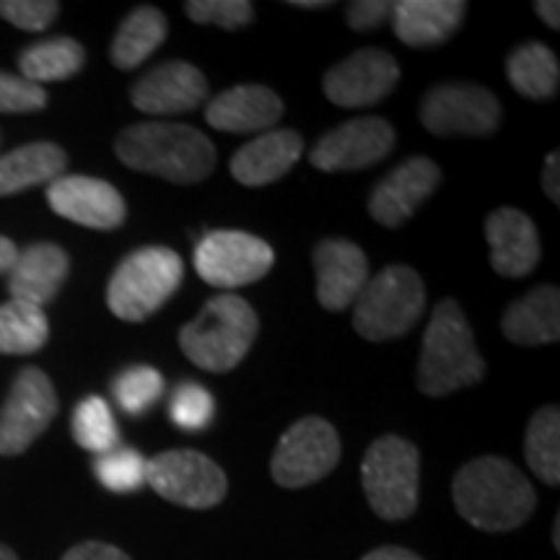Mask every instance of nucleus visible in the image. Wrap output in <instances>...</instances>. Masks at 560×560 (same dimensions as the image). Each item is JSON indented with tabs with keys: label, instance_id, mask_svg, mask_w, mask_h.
<instances>
[{
	"label": "nucleus",
	"instance_id": "obj_1",
	"mask_svg": "<svg viewBox=\"0 0 560 560\" xmlns=\"http://www.w3.org/2000/svg\"><path fill=\"white\" fill-rule=\"evenodd\" d=\"M459 516L482 532H511L535 514L537 495L516 465L501 457L467 462L454 478Z\"/></svg>",
	"mask_w": 560,
	"mask_h": 560
},
{
	"label": "nucleus",
	"instance_id": "obj_2",
	"mask_svg": "<svg viewBox=\"0 0 560 560\" xmlns=\"http://www.w3.org/2000/svg\"><path fill=\"white\" fill-rule=\"evenodd\" d=\"M115 151L128 170L153 174L174 185H195L215 170L210 138L182 122L130 125L117 138Z\"/></svg>",
	"mask_w": 560,
	"mask_h": 560
},
{
	"label": "nucleus",
	"instance_id": "obj_3",
	"mask_svg": "<svg viewBox=\"0 0 560 560\" xmlns=\"http://www.w3.org/2000/svg\"><path fill=\"white\" fill-rule=\"evenodd\" d=\"M486 376L475 335L465 312L454 299L439 301L423 335L418 363V389L429 397L475 387Z\"/></svg>",
	"mask_w": 560,
	"mask_h": 560
},
{
	"label": "nucleus",
	"instance_id": "obj_4",
	"mask_svg": "<svg viewBox=\"0 0 560 560\" xmlns=\"http://www.w3.org/2000/svg\"><path fill=\"white\" fill-rule=\"evenodd\" d=\"M257 332L260 319L249 301L236 293H221L208 299L198 317L182 327L179 346L195 366L210 374H226L244 361Z\"/></svg>",
	"mask_w": 560,
	"mask_h": 560
},
{
	"label": "nucleus",
	"instance_id": "obj_5",
	"mask_svg": "<svg viewBox=\"0 0 560 560\" xmlns=\"http://www.w3.org/2000/svg\"><path fill=\"white\" fill-rule=\"evenodd\" d=\"M425 312V283L408 265H389L366 280L353 304V327L363 340L384 342L408 335Z\"/></svg>",
	"mask_w": 560,
	"mask_h": 560
},
{
	"label": "nucleus",
	"instance_id": "obj_6",
	"mask_svg": "<svg viewBox=\"0 0 560 560\" xmlns=\"http://www.w3.org/2000/svg\"><path fill=\"white\" fill-rule=\"evenodd\" d=\"M185 278L182 257L170 247H143L117 265L107 285V306L122 322H145L170 301Z\"/></svg>",
	"mask_w": 560,
	"mask_h": 560
},
{
	"label": "nucleus",
	"instance_id": "obj_7",
	"mask_svg": "<svg viewBox=\"0 0 560 560\" xmlns=\"http://www.w3.org/2000/svg\"><path fill=\"white\" fill-rule=\"evenodd\" d=\"M361 482L376 516L387 522L408 520L418 509V446L402 436L376 439L363 454Z\"/></svg>",
	"mask_w": 560,
	"mask_h": 560
},
{
	"label": "nucleus",
	"instance_id": "obj_8",
	"mask_svg": "<svg viewBox=\"0 0 560 560\" xmlns=\"http://www.w3.org/2000/svg\"><path fill=\"white\" fill-rule=\"evenodd\" d=\"M340 452V436L330 420L301 418L280 436L272 452V480L283 488L312 486L338 467Z\"/></svg>",
	"mask_w": 560,
	"mask_h": 560
},
{
	"label": "nucleus",
	"instance_id": "obj_9",
	"mask_svg": "<svg viewBox=\"0 0 560 560\" xmlns=\"http://www.w3.org/2000/svg\"><path fill=\"white\" fill-rule=\"evenodd\" d=\"M501 102L478 83H439L420 100V122L433 136L482 138L501 125Z\"/></svg>",
	"mask_w": 560,
	"mask_h": 560
},
{
	"label": "nucleus",
	"instance_id": "obj_10",
	"mask_svg": "<svg viewBox=\"0 0 560 560\" xmlns=\"http://www.w3.org/2000/svg\"><path fill=\"white\" fill-rule=\"evenodd\" d=\"M145 486L185 509H213L226 499L229 480L213 459L195 450L161 452L145 462Z\"/></svg>",
	"mask_w": 560,
	"mask_h": 560
},
{
	"label": "nucleus",
	"instance_id": "obj_11",
	"mask_svg": "<svg viewBox=\"0 0 560 560\" xmlns=\"http://www.w3.org/2000/svg\"><path fill=\"white\" fill-rule=\"evenodd\" d=\"M276 262V252L247 231H210L195 244V270L215 289H242L265 278Z\"/></svg>",
	"mask_w": 560,
	"mask_h": 560
},
{
	"label": "nucleus",
	"instance_id": "obj_12",
	"mask_svg": "<svg viewBox=\"0 0 560 560\" xmlns=\"http://www.w3.org/2000/svg\"><path fill=\"white\" fill-rule=\"evenodd\" d=\"M58 408L50 376L37 366L21 369L0 408V457H19L30 450L50 429Z\"/></svg>",
	"mask_w": 560,
	"mask_h": 560
},
{
	"label": "nucleus",
	"instance_id": "obj_13",
	"mask_svg": "<svg viewBox=\"0 0 560 560\" xmlns=\"http://www.w3.org/2000/svg\"><path fill=\"white\" fill-rule=\"evenodd\" d=\"M397 81H400V62L389 52L366 47L327 70L322 89L338 107L359 109L387 100Z\"/></svg>",
	"mask_w": 560,
	"mask_h": 560
},
{
	"label": "nucleus",
	"instance_id": "obj_14",
	"mask_svg": "<svg viewBox=\"0 0 560 560\" xmlns=\"http://www.w3.org/2000/svg\"><path fill=\"white\" fill-rule=\"evenodd\" d=\"M395 149V128L382 117H359L342 122L317 140L310 153L314 170L359 172L380 164Z\"/></svg>",
	"mask_w": 560,
	"mask_h": 560
},
{
	"label": "nucleus",
	"instance_id": "obj_15",
	"mask_svg": "<svg viewBox=\"0 0 560 560\" xmlns=\"http://www.w3.org/2000/svg\"><path fill=\"white\" fill-rule=\"evenodd\" d=\"M47 202L60 219L79 226L112 231L128 219V206L122 195L109 182L86 177V174H62L47 185Z\"/></svg>",
	"mask_w": 560,
	"mask_h": 560
},
{
	"label": "nucleus",
	"instance_id": "obj_16",
	"mask_svg": "<svg viewBox=\"0 0 560 560\" xmlns=\"http://www.w3.org/2000/svg\"><path fill=\"white\" fill-rule=\"evenodd\" d=\"M441 170L429 156H412L392 170L369 198V213L384 229H400L436 192Z\"/></svg>",
	"mask_w": 560,
	"mask_h": 560
},
{
	"label": "nucleus",
	"instance_id": "obj_17",
	"mask_svg": "<svg viewBox=\"0 0 560 560\" xmlns=\"http://www.w3.org/2000/svg\"><path fill=\"white\" fill-rule=\"evenodd\" d=\"M208 96V81L185 60H166L140 75L130 89L132 107L145 115H182L198 109Z\"/></svg>",
	"mask_w": 560,
	"mask_h": 560
},
{
	"label": "nucleus",
	"instance_id": "obj_18",
	"mask_svg": "<svg viewBox=\"0 0 560 560\" xmlns=\"http://www.w3.org/2000/svg\"><path fill=\"white\" fill-rule=\"evenodd\" d=\"M317 301L327 312H342L355 304L369 280V260L350 240H322L314 247Z\"/></svg>",
	"mask_w": 560,
	"mask_h": 560
},
{
	"label": "nucleus",
	"instance_id": "obj_19",
	"mask_svg": "<svg viewBox=\"0 0 560 560\" xmlns=\"http://www.w3.org/2000/svg\"><path fill=\"white\" fill-rule=\"evenodd\" d=\"M486 240L490 265L499 276L524 278L537 268L542 257L540 234L535 221L520 208H499L486 219Z\"/></svg>",
	"mask_w": 560,
	"mask_h": 560
},
{
	"label": "nucleus",
	"instance_id": "obj_20",
	"mask_svg": "<svg viewBox=\"0 0 560 560\" xmlns=\"http://www.w3.org/2000/svg\"><path fill=\"white\" fill-rule=\"evenodd\" d=\"M70 257L68 252L52 242H37L24 252H19L16 262L11 265L9 293L11 299L45 310L58 299L62 283L68 280Z\"/></svg>",
	"mask_w": 560,
	"mask_h": 560
},
{
	"label": "nucleus",
	"instance_id": "obj_21",
	"mask_svg": "<svg viewBox=\"0 0 560 560\" xmlns=\"http://www.w3.org/2000/svg\"><path fill=\"white\" fill-rule=\"evenodd\" d=\"M283 117V100L268 86L226 89L223 94L213 96L206 109V120L210 128L221 132H268Z\"/></svg>",
	"mask_w": 560,
	"mask_h": 560
},
{
	"label": "nucleus",
	"instance_id": "obj_22",
	"mask_svg": "<svg viewBox=\"0 0 560 560\" xmlns=\"http://www.w3.org/2000/svg\"><path fill=\"white\" fill-rule=\"evenodd\" d=\"M467 3L462 0H400L392 3V26L402 45L416 50L450 42L465 21Z\"/></svg>",
	"mask_w": 560,
	"mask_h": 560
},
{
	"label": "nucleus",
	"instance_id": "obj_23",
	"mask_svg": "<svg viewBox=\"0 0 560 560\" xmlns=\"http://www.w3.org/2000/svg\"><path fill=\"white\" fill-rule=\"evenodd\" d=\"M304 151L296 130H268L231 156V177L244 187H265L285 177Z\"/></svg>",
	"mask_w": 560,
	"mask_h": 560
},
{
	"label": "nucleus",
	"instance_id": "obj_24",
	"mask_svg": "<svg viewBox=\"0 0 560 560\" xmlns=\"http://www.w3.org/2000/svg\"><path fill=\"white\" fill-rule=\"evenodd\" d=\"M501 332L516 346H550L560 338V291L537 285L503 312Z\"/></svg>",
	"mask_w": 560,
	"mask_h": 560
},
{
	"label": "nucleus",
	"instance_id": "obj_25",
	"mask_svg": "<svg viewBox=\"0 0 560 560\" xmlns=\"http://www.w3.org/2000/svg\"><path fill=\"white\" fill-rule=\"evenodd\" d=\"M68 153L50 140H37L0 156V198H9L34 185H50L66 174Z\"/></svg>",
	"mask_w": 560,
	"mask_h": 560
},
{
	"label": "nucleus",
	"instance_id": "obj_26",
	"mask_svg": "<svg viewBox=\"0 0 560 560\" xmlns=\"http://www.w3.org/2000/svg\"><path fill=\"white\" fill-rule=\"evenodd\" d=\"M170 21L153 5H140L125 16V21L112 39V66L120 70H136L164 45Z\"/></svg>",
	"mask_w": 560,
	"mask_h": 560
},
{
	"label": "nucleus",
	"instance_id": "obj_27",
	"mask_svg": "<svg viewBox=\"0 0 560 560\" xmlns=\"http://www.w3.org/2000/svg\"><path fill=\"white\" fill-rule=\"evenodd\" d=\"M509 83L524 100L548 102L558 94L560 66L556 52L542 42H524L506 60Z\"/></svg>",
	"mask_w": 560,
	"mask_h": 560
},
{
	"label": "nucleus",
	"instance_id": "obj_28",
	"mask_svg": "<svg viewBox=\"0 0 560 560\" xmlns=\"http://www.w3.org/2000/svg\"><path fill=\"white\" fill-rule=\"evenodd\" d=\"M83 62H86V50H83L81 42L52 37L26 47L19 58V70L21 79L42 86V83L73 79L75 73H81Z\"/></svg>",
	"mask_w": 560,
	"mask_h": 560
},
{
	"label": "nucleus",
	"instance_id": "obj_29",
	"mask_svg": "<svg viewBox=\"0 0 560 560\" xmlns=\"http://www.w3.org/2000/svg\"><path fill=\"white\" fill-rule=\"evenodd\" d=\"M50 340V322L45 310L26 301H5L0 304V353L32 355Z\"/></svg>",
	"mask_w": 560,
	"mask_h": 560
},
{
	"label": "nucleus",
	"instance_id": "obj_30",
	"mask_svg": "<svg viewBox=\"0 0 560 560\" xmlns=\"http://www.w3.org/2000/svg\"><path fill=\"white\" fill-rule=\"evenodd\" d=\"M524 457L529 470L548 486L560 482V410L558 405H545L529 418Z\"/></svg>",
	"mask_w": 560,
	"mask_h": 560
},
{
	"label": "nucleus",
	"instance_id": "obj_31",
	"mask_svg": "<svg viewBox=\"0 0 560 560\" xmlns=\"http://www.w3.org/2000/svg\"><path fill=\"white\" fill-rule=\"evenodd\" d=\"M70 431H73L75 444L91 454H107L120 444V429L117 420L112 416L109 402L100 395L83 397L75 405L73 418H70Z\"/></svg>",
	"mask_w": 560,
	"mask_h": 560
},
{
	"label": "nucleus",
	"instance_id": "obj_32",
	"mask_svg": "<svg viewBox=\"0 0 560 560\" xmlns=\"http://www.w3.org/2000/svg\"><path fill=\"white\" fill-rule=\"evenodd\" d=\"M166 382L161 376V371L153 366H130L120 371L112 382V395L115 402L128 412V416H143L145 410H151L153 405L164 395Z\"/></svg>",
	"mask_w": 560,
	"mask_h": 560
},
{
	"label": "nucleus",
	"instance_id": "obj_33",
	"mask_svg": "<svg viewBox=\"0 0 560 560\" xmlns=\"http://www.w3.org/2000/svg\"><path fill=\"white\" fill-rule=\"evenodd\" d=\"M145 459L130 446H115L94 459V475L112 493H136L145 486Z\"/></svg>",
	"mask_w": 560,
	"mask_h": 560
},
{
	"label": "nucleus",
	"instance_id": "obj_34",
	"mask_svg": "<svg viewBox=\"0 0 560 560\" xmlns=\"http://www.w3.org/2000/svg\"><path fill=\"white\" fill-rule=\"evenodd\" d=\"M215 416V400L206 387L195 382H182L172 392L170 418L182 431H202L208 429Z\"/></svg>",
	"mask_w": 560,
	"mask_h": 560
},
{
	"label": "nucleus",
	"instance_id": "obj_35",
	"mask_svg": "<svg viewBox=\"0 0 560 560\" xmlns=\"http://www.w3.org/2000/svg\"><path fill=\"white\" fill-rule=\"evenodd\" d=\"M187 16L195 24H213L236 32L255 19V5L249 0H187Z\"/></svg>",
	"mask_w": 560,
	"mask_h": 560
},
{
	"label": "nucleus",
	"instance_id": "obj_36",
	"mask_svg": "<svg viewBox=\"0 0 560 560\" xmlns=\"http://www.w3.org/2000/svg\"><path fill=\"white\" fill-rule=\"evenodd\" d=\"M47 107L45 86L0 70V112L5 115H30Z\"/></svg>",
	"mask_w": 560,
	"mask_h": 560
},
{
	"label": "nucleus",
	"instance_id": "obj_37",
	"mask_svg": "<svg viewBox=\"0 0 560 560\" xmlns=\"http://www.w3.org/2000/svg\"><path fill=\"white\" fill-rule=\"evenodd\" d=\"M58 13L60 3L55 0H0V19L24 32H45Z\"/></svg>",
	"mask_w": 560,
	"mask_h": 560
},
{
	"label": "nucleus",
	"instance_id": "obj_38",
	"mask_svg": "<svg viewBox=\"0 0 560 560\" xmlns=\"http://www.w3.org/2000/svg\"><path fill=\"white\" fill-rule=\"evenodd\" d=\"M389 16H392L389 0H353V3H348L346 9L348 26L353 32L380 30Z\"/></svg>",
	"mask_w": 560,
	"mask_h": 560
},
{
	"label": "nucleus",
	"instance_id": "obj_39",
	"mask_svg": "<svg viewBox=\"0 0 560 560\" xmlns=\"http://www.w3.org/2000/svg\"><path fill=\"white\" fill-rule=\"evenodd\" d=\"M62 560H130L128 552L107 542H83L70 548Z\"/></svg>",
	"mask_w": 560,
	"mask_h": 560
},
{
	"label": "nucleus",
	"instance_id": "obj_40",
	"mask_svg": "<svg viewBox=\"0 0 560 560\" xmlns=\"http://www.w3.org/2000/svg\"><path fill=\"white\" fill-rule=\"evenodd\" d=\"M542 190L552 200V206H560V153L558 151H550L548 156H545Z\"/></svg>",
	"mask_w": 560,
	"mask_h": 560
},
{
	"label": "nucleus",
	"instance_id": "obj_41",
	"mask_svg": "<svg viewBox=\"0 0 560 560\" xmlns=\"http://www.w3.org/2000/svg\"><path fill=\"white\" fill-rule=\"evenodd\" d=\"M361 560H423L416 552L408 548H397V545H384V548H376L363 556Z\"/></svg>",
	"mask_w": 560,
	"mask_h": 560
},
{
	"label": "nucleus",
	"instance_id": "obj_42",
	"mask_svg": "<svg viewBox=\"0 0 560 560\" xmlns=\"http://www.w3.org/2000/svg\"><path fill=\"white\" fill-rule=\"evenodd\" d=\"M535 11L550 30H560V3L556 0H540V3H535Z\"/></svg>",
	"mask_w": 560,
	"mask_h": 560
},
{
	"label": "nucleus",
	"instance_id": "obj_43",
	"mask_svg": "<svg viewBox=\"0 0 560 560\" xmlns=\"http://www.w3.org/2000/svg\"><path fill=\"white\" fill-rule=\"evenodd\" d=\"M16 257H19L16 244H13L11 240H5V236H0V276L11 270V265L16 262Z\"/></svg>",
	"mask_w": 560,
	"mask_h": 560
},
{
	"label": "nucleus",
	"instance_id": "obj_44",
	"mask_svg": "<svg viewBox=\"0 0 560 560\" xmlns=\"http://www.w3.org/2000/svg\"><path fill=\"white\" fill-rule=\"evenodd\" d=\"M291 5H296V9H330L332 0H291Z\"/></svg>",
	"mask_w": 560,
	"mask_h": 560
},
{
	"label": "nucleus",
	"instance_id": "obj_45",
	"mask_svg": "<svg viewBox=\"0 0 560 560\" xmlns=\"http://www.w3.org/2000/svg\"><path fill=\"white\" fill-rule=\"evenodd\" d=\"M0 560H19V558H16V552H13L11 548L0 545Z\"/></svg>",
	"mask_w": 560,
	"mask_h": 560
}]
</instances>
